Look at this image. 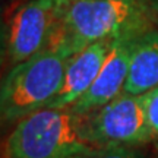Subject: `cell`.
Wrapping results in <instances>:
<instances>
[{
    "label": "cell",
    "instance_id": "14",
    "mask_svg": "<svg viewBox=\"0 0 158 158\" xmlns=\"http://www.w3.org/2000/svg\"><path fill=\"white\" fill-rule=\"evenodd\" d=\"M157 158H158V143H157Z\"/></svg>",
    "mask_w": 158,
    "mask_h": 158
},
{
    "label": "cell",
    "instance_id": "12",
    "mask_svg": "<svg viewBox=\"0 0 158 158\" xmlns=\"http://www.w3.org/2000/svg\"><path fill=\"white\" fill-rule=\"evenodd\" d=\"M59 3H68V2H73V0H57Z\"/></svg>",
    "mask_w": 158,
    "mask_h": 158
},
{
    "label": "cell",
    "instance_id": "8",
    "mask_svg": "<svg viewBox=\"0 0 158 158\" xmlns=\"http://www.w3.org/2000/svg\"><path fill=\"white\" fill-rule=\"evenodd\" d=\"M155 86H158V29L151 27L138 35L133 43L123 92L142 95Z\"/></svg>",
    "mask_w": 158,
    "mask_h": 158
},
{
    "label": "cell",
    "instance_id": "3",
    "mask_svg": "<svg viewBox=\"0 0 158 158\" xmlns=\"http://www.w3.org/2000/svg\"><path fill=\"white\" fill-rule=\"evenodd\" d=\"M92 148L81 133V116L70 108H41L19 120L3 152L10 158H72Z\"/></svg>",
    "mask_w": 158,
    "mask_h": 158
},
{
    "label": "cell",
    "instance_id": "5",
    "mask_svg": "<svg viewBox=\"0 0 158 158\" xmlns=\"http://www.w3.org/2000/svg\"><path fill=\"white\" fill-rule=\"evenodd\" d=\"M57 5V0H28L9 15L3 29V56L10 66L47 47Z\"/></svg>",
    "mask_w": 158,
    "mask_h": 158
},
{
    "label": "cell",
    "instance_id": "2",
    "mask_svg": "<svg viewBox=\"0 0 158 158\" xmlns=\"http://www.w3.org/2000/svg\"><path fill=\"white\" fill-rule=\"evenodd\" d=\"M68 59L44 48L7 72L0 88L3 124H16L29 114L45 108L62 88Z\"/></svg>",
    "mask_w": 158,
    "mask_h": 158
},
{
    "label": "cell",
    "instance_id": "10",
    "mask_svg": "<svg viewBox=\"0 0 158 158\" xmlns=\"http://www.w3.org/2000/svg\"><path fill=\"white\" fill-rule=\"evenodd\" d=\"M141 98L148 126L152 135L155 136V139H158V86L143 92Z\"/></svg>",
    "mask_w": 158,
    "mask_h": 158
},
{
    "label": "cell",
    "instance_id": "13",
    "mask_svg": "<svg viewBox=\"0 0 158 158\" xmlns=\"http://www.w3.org/2000/svg\"><path fill=\"white\" fill-rule=\"evenodd\" d=\"M3 158H10V157H9V155H7L6 152H3Z\"/></svg>",
    "mask_w": 158,
    "mask_h": 158
},
{
    "label": "cell",
    "instance_id": "7",
    "mask_svg": "<svg viewBox=\"0 0 158 158\" xmlns=\"http://www.w3.org/2000/svg\"><path fill=\"white\" fill-rule=\"evenodd\" d=\"M113 40H102L85 47L68 59L62 88L47 107L69 108L91 88L108 56Z\"/></svg>",
    "mask_w": 158,
    "mask_h": 158
},
{
    "label": "cell",
    "instance_id": "1",
    "mask_svg": "<svg viewBox=\"0 0 158 158\" xmlns=\"http://www.w3.org/2000/svg\"><path fill=\"white\" fill-rule=\"evenodd\" d=\"M147 0H73L59 3L48 50L72 57L102 40L142 32L154 27Z\"/></svg>",
    "mask_w": 158,
    "mask_h": 158
},
{
    "label": "cell",
    "instance_id": "11",
    "mask_svg": "<svg viewBox=\"0 0 158 158\" xmlns=\"http://www.w3.org/2000/svg\"><path fill=\"white\" fill-rule=\"evenodd\" d=\"M149 12H151V16H152L154 23H157L158 27V0H147Z\"/></svg>",
    "mask_w": 158,
    "mask_h": 158
},
{
    "label": "cell",
    "instance_id": "9",
    "mask_svg": "<svg viewBox=\"0 0 158 158\" xmlns=\"http://www.w3.org/2000/svg\"><path fill=\"white\" fill-rule=\"evenodd\" d=\"M72 158H151L141 147H92Z\"/></svg>",
    "mask_w": 158,
    "mask_h": 158
},
{
    "label": "cell",
    "instance_id": "6",
    "mask_svg": "<svg viewBox=\"0 0 158 158\" xmlns=\"http://www.w3.org/2000/svg\"><path fill=\"white\" fill-rule=\"evenodd\" d=\"M139 34L141 32L124 34L113 40L108 56L94 84L72 107H69L76 116H84L95 108L102 107L124 91L129 75L132 47Z\"/></svg>",
    "mask_w": 158,
    "mask_h": 158
},
{
    "label": "cell",
    "instance_id": "4",
    "mask_svg": "<svg viewBox=\"0 0 158 158\" xmlns=\"http://www.w3.org/2000/svg\"><path fill=\"white\" fill-rule=\"evenodd\" d=\"M81 133L91 147H142L155 139L141 95L126 92L81 116Z\"/></svg>",
    "mask_w": 158,
    "mask_h": 158
}]
</instances>
